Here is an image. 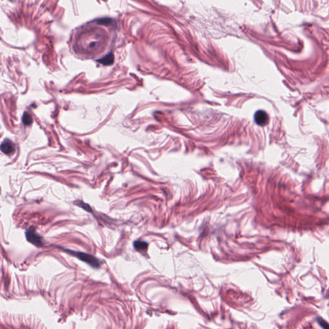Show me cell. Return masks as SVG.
Returning <instances> with one entry per match:
<instances>
[{
	"mask_svg": "<svg viewBox=\"0 0 329 329\" xmlns=\"http://www.w3.org/2000/svg\"><path fill=\"white\" fill-rule=\"evenodd\" d=\"M66 251L69 252V253H70L71 255L76 257V258L78 259L79 260H80L81 261H82L84 262H85V263L88 264V265H90V266L93 267V268L97 269L99 268L100 266V261H99L96 257L91 255L82 253V252H77L69 250V249Z\"/></svg>",
	"mask_w": 329,
	"mask_h": 329,
	"instance_id": "obj_1",
	"label": "cell"
},
{
	"mask_svg": "<svg viewBox=\"0 0 329 329\" xmlns=\"http://www.w3.org/2000/svg\"><path fill=\"white\" fill-rule=\"evenodd\" d=\"M26 237L28 241L36 246H41L43 244L42 239L39 235L34 229H30L26 232Z\"/></svg>",
	"mask_w": 329,
	"mask_h": 329,
	"instance_id": "obj_2",
	"label": "cell"
},
{
	"mask_svg": "<svg viewBox=\"0 0 329 329\" xmlns=\"http://www.w3.org/2000/svg\"><path fill=\"white\" fill-rule=\"evenodd\" d=\"M254 118L256 124L260 126H266L269 122L268 114L263 110L257 111L255 114Z\"/></svg>",
	"mask_w": 329,
	"mask_h": 329,
	"instance_id": "obj_3",
	"label": "cell"
},
{
	"mask_svg": "<svg viewBox=\"0 0 329 329\" xmlns=\"http://www.w3.org/2000/svg\"><path fill=\"white\" fill-rule=\"evenodd\" d=\"M0 150L3 152L4 154H10L13 152L15 150V146L13 143L9 139L5 140L0 145Z\"/></svg>",
	"mask_w": 329,
	"mask_h": 329,
	"instance_id": "obj_4",
	"label": "cell"
},
{
	"mask_svg": "<svg viewBox=\"0 0 329 329\" xmlns=\"http://www.w3.org/2000/svg\"><path fill=\"white\" fill-rule=\"evenodd\" d=\"M134 248L138 251L146 250L148 248V243L143 241H136L134 242Z\"/></svg>",
	"mask_w": 329,
	"mask_h": 329,
	"instance_id": "obj_5",
	"label": "cell"
},
{
	"mask_svg": "<svg viewBox=\"0 0 329 329\" xmlns=\"http://www.w3.org/2000/svg\"><path fill=\"white\" fill-rule=\"evenodd\" d=\"M114 60V57L112 53H109L108 55H106L105 57H104L101 59L99 60V62L102 64L104 65H110L113 62Z\"/></svg>",
	"mask_w": 329,
	"mask_h": 329,
	"instance_id": "obj_6",
	"label": "cell"
},
{
	"mask_svg": "<svg viewBox=\"0 0 329 329\" xmlns=\"http://www.w3.org/2000/svg\"><path fill=\"white\" fill-rule=\"evenodd\" d=\"M74 204L76 205V206H79V207L82 208L84 210H85L86 211H89V212H91L92 211V210H91V206L88 205L87 203H84L82 201H76L74 202Z\"/></svg>",
	"mask_w": 329,
	"mask_h": 329,
	"instance_id": "obj_7",
	"label": "cell"
},
{
	"mask_svg": "<svg viewBox=\"0 0 329 329\" xmlns=\"http://www.w3.org/2000/svg\"><path fill=\"white\" fill-rule=\"evenodd\" d=\"M32 122L33 119L32 116L29 113L25 112L23 116V124L26 125V126H30V124H32Z\"/></svg>",
	"mask_w": 329,
	"mask_h": 329,
	"instance_id": "obj_8",
	"label": "cell"
}]
</instances>
